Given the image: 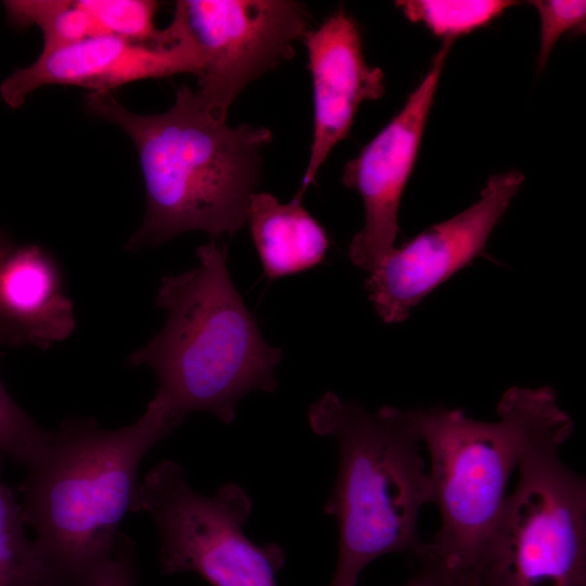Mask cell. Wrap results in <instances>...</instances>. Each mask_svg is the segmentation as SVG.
Instances as JSON below:
<instances>
[{
	"instance_id": "cell-12",
	"label": "cell",
	"mask_w": 586,
	"mask_h": 586,
	"mask_svg": "<svg viewBox=\"0 0 586 586\" xmlns=\"http://www.w3.org/2000/svg\"><path fill=\"white\" fill-rule=\"evenodd\" d=\"M304 39L314 89V136L297 198H303L332 149L346 138L360 103L385 92L384 74L366 62L358 25L345 11L331 14Z\"/></svg>"
},
{
	"instance_id": "cell-1",
	"label": "cell",
	"mask_w": 586,
	"mask_h": 586,
	"mask_svg": "<svg viewBox=\"0 0 586 586\" xmlns=\"http://www.w3.org/2000/svg\"><path fill=\"white\" fill-rule=\"evenodd\" d=\"M85 103L92 114L123 128L138 151L146 207L126 251L157 246L194 230L212 240L232 237L243 227L260 179V151L272 140L268 128L230 127L211 115L187 85L161 114L130 112L111 92H89Z\"/></svg>"
},
{
	"instance_id": "cell-5",
	"label": "cell",
	"mask_w": 586,
	"mask_h": 586,
	"mask_svg": "<svg viewBox=\"0 0 586 586\" xmlns=\"http://www.w3.org/2000/svg\"><path fill=\"white\" fill-rule=\"evenodd\" d=\"M573 429L555 391L544 386L515 488L467 577L472 586H586V483L559 454Z\"/></svg>"
},
{
	"instance_id": "cell-2",
	"label": "cell",
	"mask_w": 586,
	"mask_h": 586,
	"mask_svg": "<svg viewBox=\"0 0 586 586\" xmlns=\"http://www.w3.org/2000/svg\"><path fill=\"white\" fill-rule=\"evenodd\" d=\"M178 426L152 398L137 421L119 429L71 417L49 432L25 467L22 515L67 586H90L111 559L139 493L142 459Z\"/></svg>"
},
{
	"instance_id": "cell-14",
	"label": "cell",
	"mask_w": 586,
	"mask_h": 586,
	"mask_svg": "<svg viewBox=\"0 0 586 586\" xmlns=\"http://www.w3.org/2000/svg\"><path fill=\"white\" fill-rule=\"evenodd\" d=\"M246 221L270 281L316 267L326 257L327 232L301 198L280 203L270 193L255 191L250 196Z\"/></svg>"
},
{
	"instance_id": "cell-15",
	"label": "cell",
	"mask_w": 586,
	"mask_h": 586,
	"mask_svg": "<svg viewBox=\"0 0 586 586\" xmlns=\"http://www.w3.org/2000/svg\"><path fill=\"white\" fill-rule=\"evenodd\" d=\"M5 457L0 451V586H67L25 533L21 502L2 480Z\"/></svg>"
},
{
	"instance_id": "cell-18",
	"label": "cell",
	"mask_w": 586,
	"mask_h": 586,
	"mask_svg": "<svg viewBox=\"0 0 586 586\" xmlns=\"http://www.w3.org/2000/svg\"><path fill=\"white\" fill-rule=\"evenodd\" d=\"M90 13L102 35L148 46H167L175 41L167 28L155 27L158 3L150 0H78Z\"/></svg>"
},
{
	"instance_id": "cell-7",
	"label": "cell",
	"mask_w": 586,
	"mask_h": 586,
	"mask_svg": "<svg viewBox=\"0 0 586 586\" xmlns=\"http://www.w3.org/2000/svg\"><path fill=\"white\" fill-rule=\"evenodd\" d=\"M252 509V498L238 484L204 495L178 462L164 459L140 481L132 512L148 514L156 527L163 574L194 573L212 586H277L285 551L245 535Z\"/></svg>"
},
{
	"instance_id": "cell-24",
	"label": "cell",
	"mask_w": 586,
	"mask_h": 586,
	"mask_svg": "<svg viewBox=\"0 0 586 586\" xmlns=\"http://www.w3.org/2000/svg\"><path fill=\"white\" fill-rule=\"evenodd\" d=\"M464 586H471L468 582H466Z\"/></svg>"
},
{
	"instance_id": "cell-3",
	"label": "cell",
	"mask_w": 586,
	"mask_h": 586,
	"mask_svg": "<svg viewBox=\"0 0 586 586\" xmlns=\"http://www.w3.org/2000/svg\"><path fill=\"white\" fill-rule=\"evenodd\" d=\"M226 256L211 240L198 247L195 267L162 279L156 305L167 314L165 324L126 360L130 368L153 369L158 381L153 398L179 425L196 411L231 423L242 397L278 386L282 352L262 336Z\"/></svg>"
},
{
	"instance_id": "cell-6",
	"label": "cell",
	"mask_w": 586,
	"mask_h": 586,
	"mask_svg": "<svg viewBox=\"0 0 586 586\" xmlns=\"http://www.w3.org/2000/svg\"><path fill=\"white\" fill-rule=\"evenodd\" d=\"M540 391L510 387L493 422L472 419L461 409H412L429 451L433 502L441 514L440 530L420 557L464 577L473 571L508 495Z\"/></svg>"
},
{
	"instance_id": "cell-4",
	"label": "cell",
	"mask_w": 586,
	"mask_h": 586,
	"mask_svg": "<svg viewBox=\"0 0 586 586\" xmlns=\"http://www.w3.org/2000/svg\"><path fill=\"white\" fill-rule=\"evenodd\" d=\"M313 432L333 437L339 464L324 512L336 519L339 556L330 586H357L362 570L388 553L423 550L418 530L433 502L412 409L383 406L369 412L326 392L307 413Z\"/></svg>"
},
{
	"instance_id": "cell-21",
	"label": "cell",
	"mask_w": 586,
	"mask_h": 586,
	"mask_svg": "<svg viewBox=\"0 0 586 586\" xmlns=\"http://www.w3.org/2000/svg\"><path fill=\"white\" fill-rule=\"evenodd\" d=\"M139 565L132 538L120 533L114 553L90 586H138Z\"/></svg>"
},
{
	"instance_id": "cell-11",
	"label": "cell",
	"mask_w": 586,
	"mask_h": 586,
	"mask_svg": "<svg viewBox=\"0 0 586 586\" xmlns=\"http://www.w3.org/2000/svg\"><path fill=\"white\" fill-rule=\"evenodd\" d=\"M175 41L167 46L133 43L99 35L41 52L30 65L16 68L0 84V97L11 109L21 107L30 93L47 85L84 87L111 92L125 84L176 74L199 75L201 56L190 39L170 22Z\"/></svg>"
},
{
	"instance_id": "cell-9",
	"label": "cell",
	"mask_w": 586,
	"mask_h": 586,
	"mask_svg": "<svg viewBox=\"0 0 586 586\" xmlns=\"http://www.w3.org/2000/svg\"><path fill=\"white\" fill-rule=\"evenodd\" d=\"M523 179L518 170L492 176L473 205L394 246L365 281L381 319L405 320L433 289L480 255Z\"/></svg>"
},
{
	"instance_id": "cell-17",
	"label": "cell",
	"mask_w": 586,
	"mask_h": 586,
	"mask_svg": "<svg viewBox=\"0 0 586 586\" xmlns=\"http://www.w3.org/2000/svg\"><path fill=\"white\" fill-rule=\"evenodd\" d=\"M510 0H406L396 5L412 23L423 24L444 40L467 35L518 4Z\"/></svg>"
},
{
	"instance_id": "cell-13",
	"label": "cell",
	"mask_w": 586,
	"mask_h": 586,
	"mask_svg": "<svg viewBox=\"0 0 586 586\" xmlns=\"http://www.w3.org/2000/svg\"><path fill=\"white\" fill-rule=\"evenodd\" d=\"M0 317L23 346L46 351L73 333V302L58 266L40 246H15L0 259Z\"/></svg>"
},
{
	"instance_id": "cell-19",
	"label": "cell",
	"mask_w": 586,
	"mask_h": 586,
	"mask_svg": "<svg viewBox=\"0 0 586 586\" xmlns=\"http://www.w3.org/2000/svg\"><path fill=\"white\" fill-rule=\"evenodd\" d=\"M49 432L12 399L0 379V451L26 467L43 447Z\"/></svg>"
},
{
	"instance_id": "cell-22",
	"label": "cell",
	"mask_w": 586,
	"mask_h": 586,
	"mask_svg": "<svg viewBox=\"0 0 586 586\" xmlns=\"http://www.w3.org/2000/svg\"><path fill=\"white\" fill-rule=\"evenodd\" d=\"M0 345L23 346L18 336L1 317H0Z\"/></svg>"
},
{
	"instance_id": "cell-8",
	"label": "cell",
	"mask_w": 586,
	"mask_h": 586,
	"mask_svg": "<svg viewBox=\"0 0 586 586\" xmlns=\"http://www.w3.org/2000/svg\"><path fill=\"white\" fill-rule=\"evenodd\" d=\"M171 22L198 50L195 93L220 119L250 82L291 59L308 31L306 11L290 0H182Z\"/></svg>"
},
{
	"instance_id": "cell-23",
	"label": "cell",
	"mask_w": 586,
	"mask_h": 586,
	"mask_svg": "<svg viewBox=\"0 0 586 586\" xmlns=\"http://www.w3.org/2000/svg\"><path fill=\"white\" fill-rule=\"evenodd\" d=\"M15 247L13 241L0 230V259Z\"/></svg>"
},
{
	"instance_id": "cell-10",
	"label": "cell",
	"mask_w": 586,
	"mask_h": 586,
	"mask_svg": "<svg viewBox=\"0 0 586 586\" xmlns=\"http://www.w3.org/2000/svg\"><path fill=\"white\" fill-rule=\"evenodd\" d=\"M451 44V40L443 41L429 72L400 112L344 167L343 183L358 191L365 206V225L354 235L348 255L355 266L369 272L394 247L400 199Z\"/></svg>"
},
{
	"instance_id": "cell-20",
	"label": "cell",
	"mask_w": 586,
	"mask_h": 586,
	"mask_svg": "<svg viewBox=\"0 0 586 586\" xmlns=\"http://www.w3.org/2000/svg\"><path fill=\"white\" fill-rule=\"evenodd\" d=\"M540 17L542 34L537 71L540 72L559 38L566 31L581 29L585 25L586 2L584 0H534L528 2Z\"/></svg>"
},
{
	"instance_id": "cell-16",
	"label": "cell",
	"mask_w": 586,
	"mask_h": 586,
	"mask_svg": "<svg viewBox=\"0 0 586 586\" xmlns=\"http://www.w3.org/2000/svg\"><path fill=\"white\" fill-rule=\"evenodd\" d=\"M8 20L20 28L38 26L43 36L41 52L102 35L95 21L79 3L68 0H8Z\"/></svg>"
}]
</instances>
